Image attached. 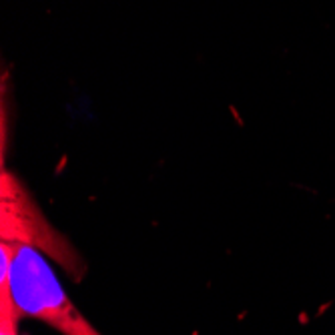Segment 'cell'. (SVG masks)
<instances>
[{
	"label": "cell",
	"instance_id": "2",
	"mask_svg": "<svg viewBox=\"0 0 335 335\" xmlns=\"http://www.w3.org/2000/svg\"><path fill=\"white\" fill-rule=\"evenodd\" d=\"M0 235L2 241L24 243L44 251L74 279H80L86 269L76 249L50 227L24 183L6 169L4 162L0 169Z\"/></svg>",
	"mask_w": 335,
	"mask_h": 335
},
{
	"label": "cell",
	"instance_id": "1",
	"mask_svg": "<svg viewBox=\"0 0 335 335\" xmlns=\"http://www.w3.org/2000/svg\"><path fill=\"white\" fill-rule=\"evenodd\" d=\"M0 249L8 255V285L20 315L38 319L62 335H100L74 307L42 251L10 241H2Z\"/></svg>",
	"mask_w": 335,
	"mask_h": 335
},
{
	"label": "cell",
	"instance_id": "3",
	"mask_svg": "<svg viewBox=\"0 0 335 335\" xmlns=\"http://www.w3.org/2000/svg\"><path fill=\"white\" fill-rule=\"evenodd\" d=\"M20 311L10 295L8 281H0V335H18Z\"/></svg>",
	"mask_w": 335,
	"mask_h": 335
}]
</instances>
